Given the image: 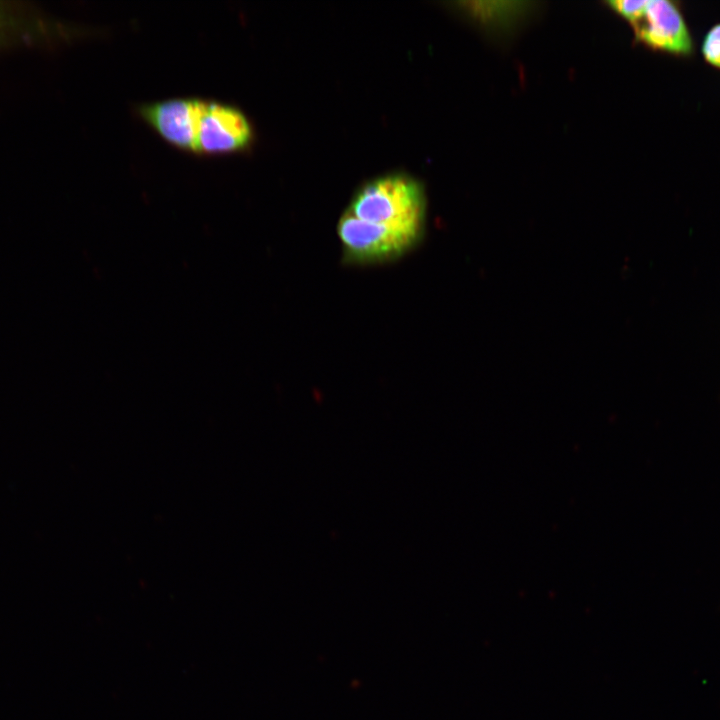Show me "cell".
I'll return each mask as SVG.
<instances>
[{
    "mask_svg": "<svg viewBox=\"0 0 720 720\" xmlns=\"http://www.w3.org/2000/svg\"><path fill=\"white\" fill-rule=\"evenodd\" d=\"M252 140L251 123L238 107L203 99L195 154L219 156L240 153L250 146Z\"/></svg>",
    "mask_w": 720,
    "mask_h": 720,
    "instance_id": "4",
    "label": "cell"
},
{
    "mask_svg": "<svg viewBox=\"0 0 720 720\" xmlns=\"http://www.w3.org/2000/svg\"><path fill=\"white\" fill-rule=\"evenodd\" d=\"M471 7L468 9L473 12L479 19L488 22V25H501L504 23H514L525 8L521 7L522 3L518 2H475L469 3Z\"/></svg>",
    "mask_w": 720,
    "mask_h": 720,
    "instance_id": "6",
    "label": "cell"
},
{
    "mask_svg": "<svg viewBox=\"0 0 720 720\" xmlns=\"http://www.w3.org/2000/svg\"><path fill=\"white\" fill-rule=\"evenodd\" d=\"M347 211L364 221L420 238L425 198L421 186L415 180L390 175L362 187Z\"/></svg>",
    "mask_w": 720,
    "mask_h": 720,
    "instance_id": "1",
    "label": "cell"
},
{
    "mask_svg": "<svg viewBox=\"0 0 720 720\" xmlns=\"http://www.w3.org/2000/svg\"><path fill=\"white\" fill-rule=\"evenodd\" d=\"M202 103L200 98H170L142 104L138 114L168 144L195 154Z\"/></svg>",
    "mask_w": 720,
    "mask_h": 720,
    "instance_id": "5",
    "label": "cell"
},
{
    "mask_svg": "<svg viewBox=\"0 0 720 720\" xmlns=\"http://www.w3.org/2000/svg\"><path fill=\"white\" fill-rule=\"evenodd\" d=\"M704 61L720 70V23H716L706 32L701 43Z\"/></svg>",
    "mask_w": 720,
    "mask_h": 720,
    "instance_id": "7",
    "label": "cell"
},
{
    "mask_svg": "<svg viewBox=\"0 0 720 720\" xmlns=\"http://www.w3.org/2000/svg\"><path fill=\"white\" fill-rule=\"evenodd\" d=\"M337 234L345 260L355 264L392 260L419 240L415 235L359 219L347 210L338 221Z\"/></svg>",
    "mask_w": 720,
    "mask_h": 720,
    "instance_id": "3",
    "label": "cell"
},
{
    "mask_svg": "<svg viewBox=\"0 0 720 720\" xmlns=\"http://www.w3.org/2000/svg\"><path fill=\"white\" fill-rule=\"evenodd\" d=\"M607 4L630 23L635 38L646 47L679 58L693 55V37L678 2L614 0Z\"/></svg>",
    "mask_w": 720,
    "mask_h": 720,
    "instance_id": "2",
    "label": "cell"
}]
</instances>
